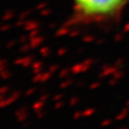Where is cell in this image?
<instances>
[{
    "mask_svg": "<svg viewBox=\"0 0 129 129\" xmlns=\"http://www.w3.org/2000/svg\"><path fill=\"white\" fill-rule=\"evenodd\" d=\"M76 16L83 22L108 21L118 16L129 0H71Z\"/></svg>",
    "mask_w": 129,
    "mask_h": 129,
    "instance_id": "6da1fadb",
    "label": "cell"
}]
</instances>
